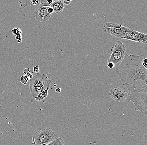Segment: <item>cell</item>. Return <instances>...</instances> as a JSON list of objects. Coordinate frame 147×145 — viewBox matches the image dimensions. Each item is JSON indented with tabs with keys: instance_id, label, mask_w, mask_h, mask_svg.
Listing matches in <instances>:
<instances>
[{
	"instance_id": "obj_6",
	"label": "cell",
	"mask_w": 147,
	"mask_h": 145,
	"mask_svg": "<svg viewBox=\"0 0 147 145\" xmlns=\"http://www.w3.org/2000/svg\"><path fill=\"white\" fill-rule=\"evenodd\" d=\"M103 29L113 36L121 38L128 35L133 29L115 23L107 22L103 24Z\"/></svg>"
},
{
	"instance_id": "obj_15",
	"label": "cell",
	"mask_w": 147,
	"mask_h": 145,
	"mask_svg": "<svg viewBox=\"0 0 147 145\" xmlns=\"http://www.w3.org/2000/svg\"><path fill=\"white\" fill-rule=\"evenodd\" d=\"M15 39L17 40V42L18 43H21L22 42V35H16Z\"/></svg>"
},
{
	"instance_id": "obj_4",
	"label": "cell",
	"mask_w": 147,
	"mask_h": 145,
	"mask_svg": "<svg viewBox=\"0 0 147 145\" xmlns=\"http://www.w3.org/2000/svg\"><path fill=\"white\" fill-rule=\"evenodd\" d=\"M58 137L50 128L40 129L37 131L32 136V145L47 144Z\"/></svg>"
},
{
	"instance_id": "obj_5",
	"label": "cell",
	"mask_w": 147,
	"mask_h": 145,
	"mask_svg": "<svg viewBox=\"0 0 147 145\" xmlns=\"http://www.w3.org/2000/svg\"><path fill=\"white\" fill-rule=\"evenodd\" d=\"M112 54L107 60V63H112L115 67H117L123 61L126 53L125 44L120 40L115 41L114 46L111 49Z\"/></svg>"
},
{
	"instance_id": "obj_7",
	"label": "cell",
	"mask_w": 147,
	"mask_h": 145,
	"mask_svg": "<svg viewBox=\"0 0 147 145\" xmlns=\"http://www.w3.org/2000/svg\"><path fill=\"white\" fill-rule=\"evenodd\" d=\"M49 7L43 6L40 3L38 4L34 12L35 18L41 22H47L52 15L48 12Z\"/></svg>"
},
{
	"instance_id": "obj_16",
	"label": "cell",
	"mask_w": 147,
	"mask_h": 145,
	"mask_svg": "<svg viewBox=\"0 0 147 145\" xmlns=\"http://www.w3.org/2000/svg\"><path fill=\"white\" fill-rule=\"evenodd\" d=\"M141 63L142 66L145 67V68H147V59L145 58V59H143L141 60Z\"/></svg>"
},
{
	"instance_id": "obj_2",
	"label": "cell",
	"mask_w": 147,
	"mask_h": 145,
	"mask_svg": "<svg viewBox=\"0 0 147 145\" xmlns=\"http://www.w3.org/2000/svg\"><path fill=\"white\" fill-rule=\"evenodd\" d=\"M125 86L128 90V96L136 106V110H139L142 114L147 116V86H137L132 84H126Z\"/></svg>"
},
{
	"instance_id": "obj_21",
	"label": "cell",
	"mask_w": 147,
	"mask_h": 145,
	"mask_svg": "<svg viewBox=\"0 0 147 145\" xmlns=\"http://www.w3.org/2000/svg\"><path fill=\"white\" fill-rule=\"evenodd\" d=\"M48 12L51 15H52V14L54 13V10H53V8L51 7L50 6H49V8H48Z\"/></svg>"
},
{
	"instance_id": "obj_18",
	"label": "cell",
	"mask_w": 147,
	"mask_h": 145,
	"mask_svg": "<svg viewBox=\"0 0 147 145\" xmlns=\"http://www.w3.org/2000/svg\"><path fill=\"white\" fill-rule=\"evenodd\" d=\"M20 82L22 83V84H24V85H27V82H26L24 78V76H23L22 77L20 78Z\"/></svg>"
},
{
	"instance_id": "obj_22",
	"label": "cell",
	"mask_w": 147,
	"mask_h": 145,
	"mask_svg": "<svg viewBox=\"0 0 147 145\" xmlns=\"http://www.w3.org/2000/svg\"><path fill=\"white\" fill-rule=\"evenodd\" d=\"M63 3L64 4L66 5H68L72 1V0H63Z\"/></svg>"
},
{
	"instance_id": "obj_8",
	"label": "cell",
	"mask_w": 147,
	"mask_h": 145,
	"mask_svg": "<svg viewBox=\"0 0 147 145\" xmlns=\"http://www.w3.org/2000/svg\"><path fill=\"white\" fill-rule=\"evenodd\" d=\"M109 95L112 99L117 101H123L128 97V95L122 88L114 87L110 89Z\"/></svg>"
},
{
	"instance_id": "obj_27",
	"label": "cell",
	"mask_w": 147,
	"mask_h": 145,
	"mask_svg": "<svg viewBox=\"0 0 147 145\" xmlns=\"http://www.w3.org/2000/svg\"><path fill=\"white\" fill-rule=\"evenodd\" d=\"M55 91H56L57 93H59L61 92V89L60 88H58L57 89H56Z\"/></svg>"
},
{
	"instance_id": "obj_14",
	"label": "cell",
	"mask_w": 147,
	"mask_h": 145,
	"mask_svg": "<svg viewBox=\"0 0 147 145\" xmlns=\"http://www.w3.org/2000/svg\"><path fill=\"white\" fill-rule=\"evenodd\" d=\"M11 31L14 35H22V30H21V29H20L19 28H13L12 29Z\"/></svg>"
},
{
	"instance_id": "obj_1",
	"label": "cell",
	"mask_w": 147,
	"mask_h": 145,
	"mask_svg": "<svg viewBox=\"0 0 147 145\" xmlns=\"http://www.w3.org/2000/svg\"><path fill=\"white\" fill-rule=\"evenodd\" d=\"M142 55H128L125 53L123 61L115 70L123 85L147 86V70L142 66Z\"/></svg>"
},
{
	"instance_id": "obj_26",
	"label": "cell",
	"mask_w": 147,
	"mask_h": 145,
	"mask_svg": "<svg viewBox=\"0 0 147 145\" xmlns=\"http://www.w3.org/2000/svg\"><path fill=\"white\" fill-rule=\"evenodd\" d=\"M24 78L25 80L27 82H28V80L30 79H29V77H28L27 75H25L24 76Z\"/></svg>"
},
{
	"instance_id": "obj_25",
	"label": "cell",
	"mask_w": 147,
	"mask_h": 145,
	"mask_svg": "<svg viewBox=\"0 0 147 145\" xmlns=\"http://www.w3.org/2000/svg\"><path fill=\"white\" fill-rule=\"evenodd\" d=\"M26 75H27L29 77V79H31V78H32L33 77L32 74H31V73L30 72L27 73V74H26Z\"/></svg>"
},
{
	"instance_id": "obj_17",
	"label": "cell",
	"mask_w": 147,
	"mask_h": 145,
	"mask_svg": "<svg viewBox=\"0 0 147 145\" xmlns=\"http://www.w3.org/2000/svg\"><path fill=\"white\" fill-rule=\"evenodd\" d=\"M40 0H31V4L34 5H37L40 3Z\"/></svg>"
},
{
	"instance_id": "obj_28",
	"label": "cell",
	"mask_w": 147,
	"mask_h": 145,
	"mask_svg": "<svg viewBox=\"0 0 147 145\" xmlns=\"http://www.w3.org/2000/svg\"></svg>"
},
{
	"instance_id": "obj_11",
	"label": "cell",
	"mask_w": 147,
	"mask_h": 145,
	"mask_svg": "<svg viewBox=\"0 0 147 145\" xmlns=\"http://www.w3.org/2000/svg\"><path fill=\"white\" fill-rule=\"evenodd\" d=\"M49 87L47 88L45 90H44L43 91L40 93L39 95H38L34 99L36 101H42V100L44 99L45 98L47 97L48 95V91L49 89H50Z\"/></svg>"
},
{
	"instance_id": "obj_10",
	"label": "cell",
	"mask_w": 147,
	"mask_h": 145,
	"mask_svg": "<svg viewBox=\"0 0 147 145\" xmlns=\"http://www.w3.org/2000/svg\"><path fill=\"white\" fill-rule=\"evenodd\" d=\"M50 6L53 8L55 13H61L63 12L64 8V3L61 0L54 1Z\"/></svg>"
},
{
	"instance_id": "obj_20",
	"label": "cell",
	"mask_w": 147,
	"mask_h": 145,
	"mask_svg": "<svg viewBox=\"0 0 147 145\" xmlns=\"http://www.w3.org/2000/svg\"><path fill=\"white\" fill-rule=\"evenodd\" d=\"M107 66L110 69H113L115 67L114 64L112 63H107Z\"/></svg>"
},
{
	"instance_id": "obj_9",
	"label": "cell",
	"mask_w": 147,
	"mask_h": 145,
	"mask_svg": "<svg viewBox=\"0 0 147 145\" xmlns=\"http://www.w3.org/2000/svg\"><path fill=\"white\" fill-rule=\"evenodd\" d=\"M124 39H127L130 41L136 42L143 44L147 43V35L144 33H141L133 30L128 35L122 38Z\"/></svg>"
},
{
	"instance_id": "obj_13",
	"label": "cell",
	"mask_w": 147,
	"mask_h": 145,
	"mask_svg": "<svg viewBox=\"0 0 147 145\" xmlns=\"http://www.w3.org/2000/svg\"><path fill=\"white\" fill-rule=\"evenodd\" d=\"M18 2L20 3V6L23 9L27 7L28 5H31V0H18Z\"/></svg>"
},
{
	"instance_id": "obj_3",
	"label": "cell",
	"mask_w": 147,
	"mask_h": 145,
	"mask_svg": "<svg viewBox=\"0 0 147 145\" xmlns=\"http://www.w3.org/2000/svg\"><path fill=\"white\" fill-rule=\"evenodd\" d=\"M51 81L45 74L41 75L39 73L33 76L30 79L29 88L33 98L36 97L42 91L45 90L50 86Z\"/></svg>"
},
{
	"instance_id": "obj_24",
	"label": "cell",
	"mask_w": 147,
	"mask_h": 145,
	"mask_svg": "<svg viewBox=\"0 0 147 145\" xmlns=\"http://www.w3.org/2000/svg\"><path fill=\"white\" fill-rule=\"evenodd\" d=\"M46 1H47V3L49 5H51L52 4L53 2L54 1V0H46Z\"/></svg>"
},
{
	"instance_id": "obj_12",
	"label": "cell",
	"mask_w": 147,
	"mask_h": 145,
	"mask_svg": "<svg viewBox=\"0 0 147 145\" xmlns=\"http://www.w3.org/2000/svg\"><path fill=\"white\" fill-rule=\"evenodd\" d=\"M47 145H64V141L63 139L58 136Z\"/></svg>"
},
{
	"instance_id": "obj_23",
	"label": "cell",
	"mask_w": 147,
	"mask_h": 145,
	"mask_svg": "<svg viewBox=\"0 0 147 145\" xmlns=\"http://www.w3.org/2000/svg\"><path fill=\"white\" fill-rule=\"evenodd\" d=\"M30 72V70L29 68H25L24 70V73L25 75H26V74Z\"/></svg>"
},
{
	"instance_id": "obj_19",
	"label": "cell",
	"mask_w": 147,
	"mask_h": 145,
	"mask_svg": "<svg viewBox=\"0 0 147 145\" xmlns=\"http://www.w3.org/2000/svg\"><path fill=\"white\" fill-rule=\"evenodd\" d=\"M33 72L36 73H38L39 71V66L38 65H37L36 66H35L33 68Z\"/></svg>"
}]
</instances>
